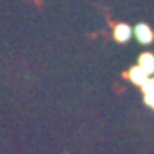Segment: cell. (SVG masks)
Segmentation results:
<instances>
[{
    "label": "cell",
    "instance_id": "5",
    "mask_svg": "<svg viewBox=\"0 0 154 154\" xmlns=\"http://www.w3.org/2000/svg\"><path fill=\"white\" fill-rule=\"evenodd\" d=\"M142 89H144V94L154 91V77H152V79H149V82L146 84V86H142Z\"/></svg>",
    "mask_w": 154,
    "mask_h": 154
},
{
    "label": "cell",
    "instance_id": "2",
    "mask_svg": "<svg viewBox=\"0 0 154 154\" xmlns=\"http://www.w3.org/2000/svg\"><path fill=\"white\" fill-rule=\"evenodd\" d=\"M130 79H132V82H135L137 86H146V84L149 82V74L146 70H144L142 67H135V69H132L130 70Z\"/></svg>",
    "mask_w": 154,
    "mask_h": 154
},
{
    "label": "cell",
    "instance_id": "6",
    "mask_svg": "<svg viewBox=\"0 0 154 154\" xmlns=\"http://www.w3.org/2000/svg\"><path fill=\"white\" fill-rule=\"evenodd\" d=\"M146 103H147L151 108H154V91H151V93H146Z\"/></svg>",
    "mask_w": 154,
    "mask_h": 154
},
{
    "label": "cell",
    "instance_id": "4",
    "mask_svg": "<svg viewBox=\"0 0 154 154\" xmlns=\"http://www.w3.org/2000/svg\"><path fill=\"white\" fill-rule=\"evenodd\" d=\"M139 67H142L149 75H152L154 74V55H151V53H144V55L139 58Z\"/></svg>",
    "mask_w": 154,
    "mask_h": 154
},
{
    "label": "cell",
    "instance_id": "3",
    "mask_svg": "<svg viewBox=\"0 0 154 154\" xmlns=\"http://www.w3.org/2000/svg\"><path fill=\"white\" fill-rule=\"evenodd\" d=\"M134 36V29L130 26H127V24H118L115 28V38L116 41H122V43H125L128 39Z\"/></svg>",
    "mask_w": 154,
    "mask_h": 154
},
{
    "label": "cell",
    "instance_id": "1",
    "mask_svg": "<svg viewBox=\"0 0 154 154\" xmlns=\"http://www.w3.org/2000/svg\"><path fill=\"white\" fill-rule=\"evenodd\" d=\"M134 34H135V38L142 45H147L152 41V31H151V28H149L147 24H142V22L137 24L135 29H134Z\"/></svg>",
    "mask_w": 154,
    "mask_h": 154
}]
</instances>
